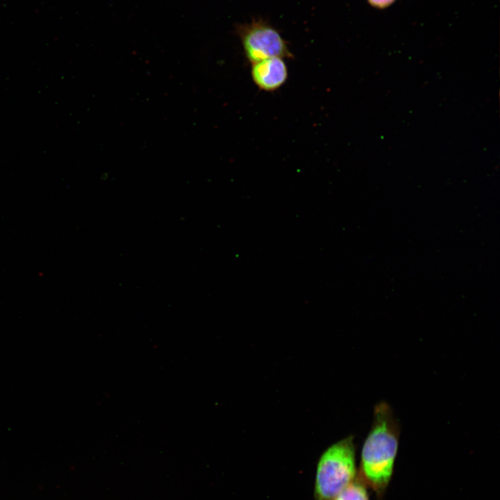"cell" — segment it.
Returning a JSON list of instances; mask_svg holds the SVG:
<instances>
[{
  "mask_svg": "<svg viewBox=\"0 0 500 500\" xmlns=\"http://www.w3.org/2000/svg\"><path fill=\"white\" fill-rule=\"evenodd\" d=\"M399 438V426L390 408L385 403L377 405L372 428L362 448L358 476L379 499L392 476Z\"/></svg>",
  "mask_w": 500,
  "mask_h": 500,
  "instance_id": "6da1fadb",
  "label": "cell"
},
{
  "mask_svg": "<svg viewBox=\"0 0 500 500\" xmlns=\"http://www.w3.org/2000/svg\"><path fill=\"white\" fill-rule=\"evenodd\" d=\"M357 476L353 440L349 436L329 447L317 466L315 500H333Z\"/></svg>",
  "mask_w": 500,
  "mask_h": 500,
  "instance_id": "7a4b0ae2",
  "label": "cell"
},
{
  "mask_svg": "<svg viewBox=\"0 0 500 500\" xmlns=\"http://www.w3.org/2000/svg\"><path fill=\"white\" fill-rule=\"evenodd\" d=\"M245 56L252 64L270 58H292L287 43L274 28L260 23L247 28L241 35Z\"/></svg>",
  "mask_w": 500,
  "mask_h": 500,
  "instance_id": "3957f363",
  "label": "cell"
},
{
  "mask_svg": "<svg viewBox=\"0 0 500 500\" xmlns=\"http://www.w3.org/2000/svg\"><path fill=\"white\" fill-rule=\"evenodd\" d=\"M251 76L260 90L274 92L286 82L288 70L283 58H270L253 63Z\"/></svg>",
  "mask_w": 500,
  "mask_h": 500,
  "instance_id": "277c9868",
  "label": "cell"
},
{
  "mask_svg": "<svg viewBox=\"0 0 500 500\" xmlns=\"http://www.w3.org/2000/svg\"><path fill=\"white\" fill-rule=\"evenodd\" d=\"M333 500H369L367 486L356 476L355 479L341 490Z\"/></svg>",
  "mask_w": 500,
  "mask_h": 500,
  "instance_id": "5b68a950",
  "label": "cell"
},
{
  "mask_svg": "<svg viewBox=\"0 0 500 500\" xmlns=\"http://www.w3.org/2000/svg\"><path fill=\"white\" fill-rule=\"evenodd\" d=\"M367 3L376 9L383 10L394 3L396 0H367Z\"/></svg>",
  "mask_w": 500,
  "mask_h": 500,
  "instance_id": "8992f818",
  "label": "cell"
}]
</instances>
